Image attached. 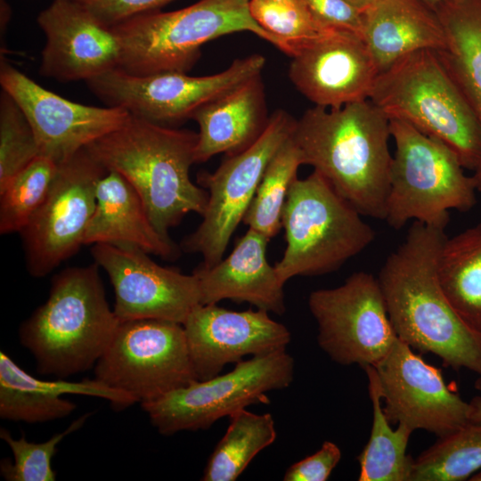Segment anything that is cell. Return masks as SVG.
Here are the masks:
<instances>
[{
	"instance_id": "obj_1",
	"label": "cell",
	"mask_w": 481,
	"mask_h": 481,
	"mask_svg": "<svg viewBox=\"0 0 481 481\" xmlns=\"http://www.w3.org/2000/svg\"><path fill=\"white\" fill-rule=\"evenodd\" d=\"M444 230L412 222L377 276L397 338L455 371L481 377V332L459 314L438 278Z\"/></svg>"
},
{
	"instance_id": "obj_2",
	"label": "cell",
	"mask_w": 481,
	"mask_h": 481,
	"mask_svg": "<svg viewBox=\"0 0 481 481\" xmlns=\"http://www.w3.org/2000/svg\"><path fill=\"white\" fill-rule=\"evenodd\" d=\"M389 118L371 101L314 106L297 119L292 139L310 165L362 216L385 220L392 155Z\"/></svg>"
},
{
	"instance_id": "obj_3",
	"label": "cell",
	"mask_w": 481,
	"mask_h": 481,
	"mask_svg": "<svg viewBox=\"0 0 481 481\" xmlns=\"http://www.w3.org/2000/svg\"><path fill=\"white\" fill-rule=\"evenodd\" d=\"M198 133L130 114L118 128L86 146L107 170L121 175L142 199L164 237L189 213L203 215L208 192L190 178Z\"/></svg>"
},
{
	"instance_id": "obj_4",
	"label": "cell",
	"mask_w": 481,
	"mask_h": 481,
	"mask_svg": "<svg viewBox=\"0 0 481 481\" xmlns=\"http://www.w3.org/2000/svg\"><path fill=\"white\" fill-rule=\"evenodd\" d=\"M94 264L69 267L52 280L47 300L19 329L20 344L42 375L66 379L94 367L120 321L110 309Z\"/></svg>"
},
{
	"instance_id": "obj_5",
	"label": "cell",
	"mask_w": 481,
	"mask_h": 481,
	"mask_svg": "<svg viewBox=\"0 0 481 481\" xmlns=\"http://www.w3.org/2000/svg\"><path fill=\"white\" fill-rule=\"evenodd\" d=\"M110 28L120 46L118 69L136 76L187 73L203 45L237 32L249 31L278 48L253 19L249 0H199L175 11L137 14Z\"/></svg>"
},
{
	"instance_id": "obj_6",
	"label": "cell",
	"mask_w": 481,
	"mask_h": 481,
	"mask_svg": "<svg viewBox=\"0 0 481 481\" xmlns=\"http://www.w3.org/2000/svg\"><path fill=\"white\" fill-rule=\"evenodd\" d=\"M370 101L449 146L472 172L481 159V129L435 50L412 53L379 73Z\"/></svg>"
},
{
	"instance_id": "obj_7",
	"label": "cell",
	"mask_w": 481,
	"mask_h": 481,
	"mask_svg": "<svg viewBox=\"0 0 481 481\" xmlns=\"http://www.w3.org/2000/svg\"><path fill=\"white\" fill-rule=\"evenodd\" d=\"M395 144L385 221L402 229L409 221L444 230L450 211L468 212L477 203L474 179L443 142L409 123L389 119Z\"/></svg>"
},
{
	"instance_id": "obj_8",
	"label": "cell",
	"mask_w": 481,
	"mask_h": 481,
	"mask_svg": "<svg viewBox=\"0 0 481 481\" xmlns=\"http://www.w3.org/2000/svg\"><path fill=\"white\" fill-rule=\"evenodd\" d=\"M362 216L317 172L295 179L281 216L286 249L274 265L281 282L331 273L363 251L376 233Z\"/></svg>"
},
{
	"instance_id": "obj_9",
	"label": "cell",
	"mask_w": 481,
	"mask_h": 481,
	"mask_svg": "<svg viewBox=\"0 0 481 481\" xmlns=\"http://www.w3.org/2000/svg\"><path fill=\"white\" fill-rule=\"evenodd\" d=\"M293 376V358L280 350L242 360L226 374L193 381L141 406L163 436L207 429L250 404L268 403L265 394L289 387Z\"/></svg>"
},
{
	"instance_id": "obj_10",
	"label": "cell",
	"mask_w": 481,
	"mask_h": 481,
	"mask_svg": "<svg viewBox=\"0 0 481 481\" xmlns=\"http://www.w3.org/2000/svg\"><path fill=\"white\" fill-rule=\"evenodd\" d=\"M297 119L284 110L273 111L260 136L239 153L226 156L198 182L208 193L202 221L182 244L185 252L203 257L209 267L222 260L230 240L243 221L261 178L277 151L291 137Z\"/></svg>"
},
{
	"instance_id": "obj_11",
	"label": "cell",
	"mask_w": 481,
	"mask_h": 481,
	"mask_svg": "<svg viewBox=\"0 0 481 481\" xmlns=\"http://www.w3.org/2000/svg\"><path fill=\"white\" fill-rule=\"evenodd\" d=\"M94 370L95 379L140 404L198 380L183 324L157 319L120 322Z\"/></svg>"
},
{
	"instance_id": "obj_12",
	"label": "cell",
	"mask_w": 481,
	"mask_h": 481,
	"mask_svg": "<svg viewBox=\"0 0 481 481\" xmlns=\"http://www.w3.org/2000/svg\"><path fill=\"white\" fill-rule=\"evenodd\" d=\"M265 58L254 53L223 71L192 77L183 72L136 76L115 69L86 81L107 106L120 107L142 119L172 126L191 118L201 106L262 74Z\"/></svg>"
},
{
	"instance_id": "obj_13",
	"label": "cell",
	"mask_w": 481,
	"mask_h": 481,
	"mask_svg": "<svg viewBox=\"0 0 481 481\" xmlns=\"http://www.w3.org/2000/svg\"><path fill=\"white\" fill-rule=\"evenodd\" d=\"M308 307L317 327L319 346L341 365L376 367L397 336L376 276L356 272L332 289L310 293Z\"/></svg>"
},
{
	"instance_id": "obj_14",
	"label": "cell",
	"mask_w": 481,
	"mask_h": 481,
	"mask_svg": "<svg viewBox=\"0 0 481 481\" xmlns=\"http://www.w3.org/2000/svg\"><path fill=\"white\" fill-rule=\"evenodd\" d=\"M106 171L86 147L59 165L45 200L20 232L33 277L47 275L84 245Z\"/></svg>"
},
{
	"instance_id": "obj_15",
	"label": "cell",
	"mask_w": 481,
	"mask_h": 481,
	"mask_svg": "<svg viewBox=\"0 0 481 481\" xmlns=\"http://www.w3.org/2000/svg\"><path fill=\"white\" fill-rule=\"evenodd\" d=\"M94 262L107 273L120 322L157 319L183 324L200 304L197 277L155 263L149 253L128 245L94 244Z\"/></svg>"
},
{
	"instance_id": "obj_16",
	"label": "cell",
	"mask_w": 481,
	"mask_h": 481,
	"mask_svg": "<svg viewBox=\"0 0 481 481\" xmlns=\"http://www.w3.org/2000/svg\"><path fill=\"white\" fill-rule=\"evenodd\" d=\"M387 419L438 437L469 423L472 407L450 389L442 371L425 362L398 338L374 367Z\"/></svg>"
},
{
	"instance_id": "obj_17",
	"label": "cell",
	"mask_w": 481,
	"mask_h": 481,
	"mask_svg": "<svg viewBox=\"0 0 481 481\" xmlns=\"http://www.w3.org/2000/svg\"><path fill=\"white\" fill-rule=\"evenodd\" d=\"M0 84L27 118L40 155L59 165L120 127L130 116L120 107L89 106L65 99L4 60L0 64Z\"/></svg>"
},
{
	"instance_id": "obj_18",
	"label": "cell",
	"mask_w": 481,
	"mask_h": 481,
	"mask_svg": "<svg viewBox=\"0 0 481 481\" xmlns=\"http://www.w3.org/2000/svg\"><path fill=\"white\" fill-rule=\"evenodd\" d=\"M183 327L198 380L220 374L224 365L237 363L246 355L285 350L291 339L285 325L257 308L232 311L216 304H199Z\"/></svg>"
},
{
	"instance_id": "obj_19",
	"label": "cell",
	"mask_w": 481,
	"mask_h": 481,
	"mask_svg": "<svg viewBox=\"0 0 481 481\" xmlns=\"http://www.w3.org/2000/svg\"><path fill=\"white\" fill-rule=\"evenodd\" d=\"M289 77L314 106L338 109L368 100L379 73L363 37L333 29L294 51Z\"/></svg>"
},
{
	"instance_id": "obj_20",
	"label": "cell",
	"mask_w": 481,
	"mask_h": 481,
	"mask_svg": "<svg viewBox=\"0 0 481 481\" xmlns=\"http://www.w3.org/2000/svg\"><path fill=\"white\" fill-rule=\"evenodd\" d=\"M37 21L45 37L42 76L60 82H86L118 68L120 46L111 28L77 3L52 0Z\"/></svg>"
},
{
	"instance_id": "obj_21",
	"label": "cell",
	"mask_w": 481,
	"mask_h": 481,
	"mask_svg": "<svg viewBox=\"0 0 481 481\" xmlns=\"http://www.w3.org/2000/svg\"><path fill=\"white\" fill-rule=\"evenodd\" d=\"M269 240L264 234L249 228L224 259L213 266H198L192 273L199 282L200 304H217L230 299L283 314L286 310L284 283L274 265L266 259Z\"/></svg>"
},
{
	"instance_id": "obj_22",
	"label": "cell",
	"mask_w": 481,
	"mask_h": 481,
	"mask_svg": "<svg viewBox=\"0 0 481 481\" xmlns=\"http://www.w3.org/2000/svg\"><path fill=\"white\" fill-rule=\"evenodd\" d=\"M81 395L108 400L116 410L136 403L126 392L93 379L45 380L31 376L4 352L0 353V417L10 421L38 423L62 419L77 405L63 395Z\"/></svg>"
},
{
	"instance_id": "obj_23",
	"label": "cell",
	"mask_w": 481,
	"mask_h": 481,
	"mask_svg": "<svg viewBox=\"0 0 481 481\" xmlns=\"http://www.w3.org/2000/svg\"><path fill=\"white\" fill-rule=\"evenodd\" d=\"M262 74L199 108L192 119L199 125L195 163L219 153L233 155L251 145L269 117Z\"/></svg>"
},
{
	"instance_id": "obj_24",
	"label": "cell",
	"mask_w": 481,
	"mask_h": 481,
	"mask_svg": "<svg viewBox=\"0 0 481 481\" xmlns=\"http://www.w3.org/2000/svg\"><path fill=\"white\" fill-rule=\"evenodd\" d=\"M98 243L133 246L164 259L178 255L172 239L153 225L134 187L111 170L98 181L94 211L84 237V245Z\"/></svg>"
},
{
	"instance_id": "obj_25",
	"label": "cell",
	"mask_w": 481,
	"mask_h": 481,
	"mask_svg": "<svg viewBox=\"0 0 481 481\" xmlns=\"http://www.w3.org/2000/svg\"><path fill=\"white\" fill-rule=\"evenodd\" d=\"M363 16L362 36L379 72L412 53L445 45L436 13L421 0H379Z\"/></svg>"
},
{
	"instance_id": "obj_26",
	"label": "cell",
	"mask_w": 481,
	"mask_h": 481,
	"mask_svg": "<svg viewBox=\"0 0 481 481\" xmlns=\"http://www.w3.org/2000/svg\"><path fill=\"white\" fill-rule=\"evenodd\" d=\"M435 12L445 34L436 53L481 129V0H451ZM472 177L481 192V159Z\"/></svg>"
},
{
	"instance_id": "obj_27",
	"label": "cell",
	"mask_w": 481,
	"mask_h": 481,
	"mask_svg": "<svg viewBox=\"0 0 481 481\" xmlns=\"http://www.w3.org/2000/svg\"><path fill=\"white\" fill-rule=\"evenodd\" d=\"M438 278L451 304L481 332V222L444 240Z\"/></svg>"
},
{
	"instance_id": "obj_28",
	"label": "cell",
	"mask_w": 481,
	"mask_h": 481,
	"mask_svg": "<svg viewBox=\"0 0 481 481\" xmlns=\"http://www.w3.org/2000/svg\"><path fill=\"white\" fill-rule=\"evenodd\" d=\"M368 379L369 397L372 406L370 438L357 457L359 481H410L413 458L406 453L412 428L397 424L395 429L387 419L376 369H363Z\"/></svg>"
},
{
	"instance_id": "obj_29",
	"label": "cell",
	"mask_w": 481,
	"mask_h": 481,
	"mask_svg": "<svg viewBox=\"0 0 481 481\" xmlns=\"http://www.w3.org/2000/svg\"><path fill=\"white\" fill-rule=\"evenodd\" d=\"M270 413L243 409L230 416L228 428L211 453L201 480L234 481L255 456L276 439Z\"/></svg>"
},
{
	"instance_id": "obj_30",
	"label": "cell",
	"mask_w": 481,
	"mask_h": 481,
	"mask_svg": "<svg viewBox=\"0 0 481 481\" xmlns=\"http://www.w3.org/2000/svg\"><path fill=\"white\" fill-rule=\"evenodd\" d=\"M481 469V422L439 436L413 459L410 481H462Z\"/></svg>"
},
{
	"instance_id": "obj_31",
	"label": "cell",
	"mask_w": 481,
	"mask_h": 481,
	"mask_svg": "<svg viewBox=\"0 0 481 481\" xmlns=\"http://www.w3.org/2000/svg\"><path fill=\"white\" fill-rule=\"evenodd\" d=\"M303 165L292 135L268 164L243 223L271 240L282 227L281 216L292 183Z\"/></svg>"
},
{
	"instance_id": "obj_32",
	"label": "cell",
	"mask_w": 481,
	"mask_h": 481,
	"mask_svg": "<svg viewBox=\"0 0 481 481\" xmlns=\"http://www.w3.org/2000/svg\"><path fill=\"white\" fill-rule=\"evenodd\" d=\"M59 164L39 155L0 191V232H21L45 200Z\"/></svg>"
},
{
	"instance_id": "obj_33",
	"label": "cell",
	"mask_w": 481,
	"mask_h": 481,
	"mask_svg": "<svg viewBox=\"0 0 481 481\" xmlns=\"http://www.w3.org/2000/svg\"><path fill=\"white\" fill-rule=\"evenodd\" d=\"M249 11L289 57L299 46L334 29L324 26L304 0H249Z\"/></svg>"
},
{
	"instance_id": "obj_34",
	"label": "cell",
	"mask_w": 481,
	"mask_h": 481,
	"mask_svg": "<svg viewBox=\"0 0 481 481\" xmlns=\"http://www.w3.org/2000/svg\"><path fill=\"white\" fill-rule=\"evenodd\" d=\"M91 413H86L74 420L64 431L53 435L42 443L29 441L24 435L13 438L4 428L0 437L4 441L13 455V461L3 459L0 473L6 481H54L56 474L52 468V459L58 444L68 435L80 428Z\"/></svg>"
},
{
	"instance_id": "obj_35",
	"label": "cell",
	"mask_w": 481,
	"mask_h": 481,
	"mask_svg": "<svg viewBox=\"0 0 481 481\" xmlns=\"http://www.w3.org/2000/svg\"><path fill=\"white\" fill-rule=\"evenodd\" d=\"M40 155L37 142L24 113L2 89L0 94V191Z\"/></svg>"
},
{
	"instance_id": "obj_36",
	"label": "cell",
	"mask_w": 481,
	"mask_h": 481,
	"mask_svg": "<svg viewBox=\"0 0 481 481\" xmlns=\"http://www.w3.org/2000/svg\"><path fill=\"white\" fill-rule=\"evenodd\" d=\"M90 12L98 20L112 27L143 12L159 10L173 0H72Z\"/></svg>"
},
{
	"instance_id": "obj_37",
	"label": "cell",
	"mask_w": 481,
	"mask_h": 481,
	"mask_svg": "<svg viewBox=\"0 0 481 481\" xmlns=\"http://www.w3.org/2000/svg\"><path fill=\"white\" fill-rule=\"evenodd\" d=\"M341 459L339 447L325 441L314 454L292 464L285 472L284 481H326Z\"/></svg>"
},
{
	"instance_id": "obj_38",
	"label": "cell",
	"mask_w": 481,
	"mask_h": 481,
	"mask_svg": "<svg viewBox=\"0 0 481 481\" xmlns=\"http://www.w3.org/2000/svg\"><path fill=\"white\" fill-rule=\"evenodd\" d=\"M314 15L326 27L362 36L363 12L347 0H304ZM363 37V36H362Z\"/></svg>"
},
{
	"instance_id": "obj_39",
	"label": "cell",
	"mask_w": 481,
	"mask_h": 481,
	"mask_svg": "<svg viewBox=\"0 0 481 481\" xmlns=\"http://www.w3.org/2000/svg\"><path fill=\"white\" fill-rule=\"evenodd\" d=\"M472 407L470 420L473 423L481 422V396L477 395L469 402Z\"/></svg>"
},
{
	"instance_id": "obj_40",
	"label": "cell",
	"mask_w": 481,
	"mask_h": 481,
	"mask_svg": "<svg viewBox=\"0 0 481 481\" xmlns=\"http://www.w3.org/2000/svg\"><path fill=\"white\" fill-rule=\"evenodd\" d=\"M355 7H357L362 12L365 11L367 8L374 4L379 0H347Z\"/></svg>"
},
{
	"instance_id": "obj_41",
	"label": "cell",
	"mask_w": 481,
	"mask_h": 481,
	"mask_svg": "<svg viewBox=\"0 0 481 481\" xmlns=\"http://www.w3.org/2000/svg\"><path fill=\"white\" fill-rule=\"evenodd\" d=\"M427 6H428L434 12L441 5L446 4L451 0H421Z\"/></svg>"
},
{
	"instance_id": "obj_42",
	"label": "cell",
	"mask_w": 481,
	"mask_h": 481,
	"mask_svg": "<svg viewBox=\"0 0 481 481\" xmlns=\"http://www.w3.org/2000/svg\"><path fill=\"white\" fill-rule=\"evenodd\" d=\"M471 481H481V471H477L474 475H472L469 478Z\"/></svg>"
},
{
	"instance_id": "obj_43",
	"label": "cell",
	"mask_w": 481,
	"mask_h": 481,
	"mask_svg": "<svg viewBox=\"0 0 481 481\" xmlns=\"http://www.w3.org/2000/svg\"><path fill=\"white\" fill-rule=\"evenodd\" d=\"M474 387L477 390L481 392V377H478L474 383Z\"/></svg>"
}]
</instances>
